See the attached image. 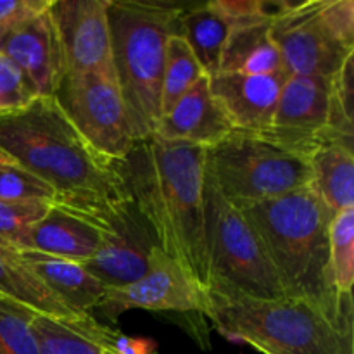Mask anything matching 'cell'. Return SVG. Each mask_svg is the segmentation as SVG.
Listing matches in <instances>:
<instances>
[{
  "mask_svg": "<svg viewBox=\"0 0 354 354\" xmlns=\"http://www.w3.org/2000/svg\"><path fill=\"white\" fill-rule=\"evenodd\" d=\"M310 189L332 214L354 207V145H322L310 158Z\"/></svg>",
  "mask_w": 354,
  "mask_h": 354,
  "instance_id": "cell-20",
  "label": "cell"
},
{
  "mask_svg": "<svg viewBox=\"0 0 354 354\" xmlns=\"http://www.w3.org/2000/svg\"><path fill=\"white\" fill-rule=\"evenodd\" d=\"M19 254L33 275L69 310L78 315H92V310H97L107 287L90 275L83 263L31 249Z\"/></svg>",
  "mask_w": 354,
  "mask_h": 354,
  "instance_id": "cell-18",
  "label": "cell"
},
{
  "mask_svg": "<svg viewBox=\"0 0 354 354\" xmlns=\"http://www.w3.org/2000/svg\"><path fill=\"white\" fill-rule=\"evenodd\" d=\"M207 289L194 280L183 266L156 248L149 268L142 279L124 287L106 289L97 310L116 322L130 310L171 311V313H206Z\"/></svg>",
  "mask_w": 354,
  "mask_h": 354,
  "instance_id": "cell-11",
  "label": "cell"
},
{
  "mask_svg": "<svg viewBox=\"0 0 354 354\" xmlns=\"http://www.w3.org/2000/svg\"><path fill=\"white\" fill-rule=\"evenodd\" d=\"M261 137L306 159L330 142L354 145L353 107L339 99L334 76H287L272 127Z\"/></svg>",
  "mask_w": 354,
  "mask_h": 354,
  "instance_id": "cell-9",
  "label": "cell"
},
{
  "mask_svg": "<svg viewBox=\"0 0 354 354\" xmlns=\"http://www.w3.org/2000/svg\"><path fill=\"white\" fill-rule=\"evenodd\" d=\"M102 354H114V353H111V351H109V349H107V348H106V346H104V353H102Z\"/></svg>",
  "mask_w": 354,
  "mask_h": 354,
  "instance_id": "cell-33",
  "label": "cell"
},
{
  "mask_svg": "<svg viewBox=\"0 0 354 354\" xmlns=\"http://www.w3.org/2000/svg\"><path fill=\"white\" fill-rule=\"evenodd\" d=\"M111 0H52L50 14L64 55L66 75L114 71L109 30Z\"/></svg>",
  "mask_w": 354,
  "mask_h": 354,
  "instance_id": "cell-14",
  "label": "cell"
},
{
  "mask_svg": "<svg viewBox=\"0 0 354 354\" xmlns=\"http://www.w3.org/2000/svg\"><path fill=\"white\" fill-rule=\"evenodd\" d=\"M37 97L40 93L31 80L10 59L0 54V116L23 109Z\"/></svg>",
  "mask_w": 354,
  "mask_h": 354,
  "instance_id": "cell-29",
  "label": "cell"
},
{
  "mask_svg": "<svg viewBox=\"0 0 354 354\" xmlns=\"http://www.w3.org/2000/svg\"><path fill=\"white\" fill-rule=\"evenodd\" d=\"M50 0H0V30L12 21L45 9Z\"/></svg>",
  "mask_w": 354,
  "mask_h": 354,
  "instance_id": "cell-31",
  "label": "cell"
},
{
  "mask_svg": "<svg viewBox=\"0 0 354 354\" xmlns=\"http://www.w3.org/2000/svg\"><path fill=\"white\" fill-rule=\"evenodd\" d=\"M0 149L33 173L73 213L107 225L131 197L120 161L85 140L55 97H37L26 107L0 116Z\"/></svg>",
  "mask_w": 354,
  "mask_h": 354,
  "instance_id": "cell-1",
  "label": "cell"
},
{
  "mask_svg": "<svg viewBox=\"0 0 354 354\" xmlns=\"http://www.w3.org/2000/svg\"><path fill=\"white\" fill-rule=\"evenodd\" d=\"M228 31L230 26L227 21L214 12L207 2L196 7H183L176 24V33L185 38L197 62L209 78L220 73Z\"/></svg>",
  "mask_w": 354,
  "mask_h": 354,
  "instance_id": "cell-23",
  "label": "cell"
},
{
  "mask_svg": "<svg viewBox=\"0 0 354 354\" xmlns=\"http://www.w3.org/2000/svg\"><path fill=\"white\" fill-rule=\"evenodd\" d=\"M270 23L272 21H256L230 26L221 54L220 73L287 76L272 38Z\"/></svg>",
  "mask_w": 354,
  "mask_h": 354,
  "instance_id": "cell-19",
  "label": "cell"
},
{
  "mask_svg": "<svg viewBox=\"0 0 354 354\" xmlns=\"http://www.w3.org/2000/svg\"><path fill=\"white\" fill-rule=\"evenodd\" d=\"M206 166L225 199L237 209L306 189L311 182L310 159L261 135L237 130L206 149Z\"/></svg>",
  "mask_w": 354,
  "mask_h": 354,
  "instance_id": "cell-7",
  "label": "cell"
},
{
  "mask_svg": "<svg viewBox=\"0 0 354 354\" xmlns=\"http://www.w3.org/2000/svg\"><path fill=\"white\" fill-rule=\"evenodd\" d=\"M52 206L44 203H14L0 199V241L19 251L28 230Z\"/></svg>",
  "mask_w": 354,
  "mask_h": 354,
  "instance_id": "cell-28",
  "label": "cell"
},
{
  "mask_svg": "<svg viewBox=\"0 0 354 354\" xmlns=\"http://www.w3.org/2000/svg\"><path fill=\"white\" fill-rule=\"evenodd\" d=\"M107 225L99 251L83 266L107 289L130 286L145 275L158 241L133 201L121 206Z\"/></svg>",
  "mask_w": 354,
  "mask_h": 354,
  "instance_id": "cell-12",
  "label": "cell"
},
{
  "mask_svg": "<svg viewBox=\"0 0 354 354\" xmlns=\"http://www.w3.org/2000/svg\"><path fill=\"white\" fill-rule=\"evenodd\" d=\"M270 30L287 76L332 78L354 55V2L283 0Z\"/></svg>",
  "mask_w": 354,
  "mask_h": 354,
  "instance_id": "cell-8",
  "label": "cell"
},
{
  "mask_svg": "<svg viewBox=\"0 0 354 354\" xmlns=\"http://www.w3.org/2000/svg\"><path fill=\"white\" fill-rule=\"evenodd\" d=\"M50 3L0 30V54L31 80L40 97H54L66 76L64 55Z\"/></svg>",
  "mask_w": 354,
  "mask_h": 354,
  "instance_id": "cell-13",
  "label": "cell"
},
{
  "mask_svg": "<svg viewBox=\"0 0 354 354\" xmlns=\"http://www.w3.org/2000/svg\"><path fill=\"white\" fill-rule=\"evenodd\" d=\"M109 225L52 206L40 221L28 230L19 251L44 252L57 258L85 263L95 256Z\"/></svg>",
  "mask_w": 354,
  "mask_h": 354,
  "instance_id": "cell-17",
  "label": "cell"
},
{
  "mask_svg": "<svg viewBox=\"0 0 354 354\" xmlns=\"http://www.w3.org/2000/svg\"><path fill=\"white\" fill-rule=\"evenodd\" d=\"M38 354H102L111 328L92 315L66 320L37 313L31 320Z\"/></svg>",
  "mask_w": 354,
  "mask_h": 354,
  "instance_id": "cell-21",
  "label": "cell"
},
{
  "mask_svg": "<svg viewBox=\"0 0 354 354\" xmlns=\"http://www.w3.org/2000/svg\"><path fill=\"white\" fill-rule=\"evenodd\" d=\"M120 166L128 194L151 225L159 249L207 289L206 149L151 137L137 142Z\"/></svg>",
  "mask_w": 354,
  "mask_h": 354,
  "instance_id": "cell-2",
  "label": "cell"
},
{
  "mask_svg": "<svg viewBox=\"0 0 354 354\" xmlns=\"http://www.w3.org/2000/svg\"><path fill=\"white\" fill-rule=\"evenodd\" d=\"M204 221L211 282L207 289L254 299L286 297L280 280L244 213L232 206L206 166Z\"/></svg>",
  "mask_w": 354,
  "mask_h": 354,
  "instance_id": "cell-6",
  "label": "cell"
},
{
  "mask_svg": "<svg viewBox=\"0 0 354 354\" xmlns=\"http://www.w3.org/2000/svg\"><path fill=\"white\" fill-rule=\"evenodd\" d=\"M232 131L230 120L211 92L209 76H203L169 113L161 116L154 137L209 149Z\"/></svg>",
  "mask_w": 354,
  "mask_h": 354,
  "instance_id": "cell-16",
  "label": "cell"
},
{
  "mask_svg": "<svg viewBox=\"0 0 354 354\" xmlns=\"http://www.w3.org/2000/svg\"><path fill=\"white\" fill-rule=\"evenodd\" d=\"M258 235L287 297L311 301L334 320L353 325V297L335 290L328 230L334 214L306 189L241 209Z\"/></svg>",
  "mask_w": 354,
  "mask_h": 354,
  "instance_id": "cell-3",
  "label": "cell"
},
{
  "mask_svg": "<svg viewBox=\"0 0 354 354\" xmlns=\"http://www.w3.org/2000/svg\"><path fill=\"white\" fill-rule=\"evenodd\" d=\"M330 273L335 290L353 297L354 283V207L334 214L328 230Z\"/></svg>",
  "mask_w": 354,
  "mask_h": 354,
  "instance_id": "cell-25",
  "label": "cell"
},
{
  "mask_svg": "<svg viewBox=\"0 0 354 354\" xmlns=\"http://www.w3.org/2000/svg\"><path fill=\"white\" fill-rule=\"evenodd\" d=\"M3 161H10V159L7 158V156L3 154V151H2V149H0V162H3Z\"/></svg>",
  "mask_w": 354,
  "mask_h": 354,
  "instance_id": "cell-32",
  "label": "cell"
},
{
  "mask_svg": "<svg viewBox=\"0 0 354 354\" xmlns=\"http://www.w3.org/2000/svg\"><path fill=\"white\" fill-rule=\"evenodd\" d=\"M183 7L151 0H111L113 68L135 142L154 137L161 120L166 41L176 33Z\"/></svg>",
  "mask_w": 354,
  "mask_h": 354,
  "instance_id": "cell-5",
  "label": "cell"
},
{
  "mask_svg": "<svg viewBox=\"0 0 354 354\" xmlns=\"http://www.w3.org/2000/svg\"><path fill=\"white\" fill-rule=\"evenodd\" d=\"M206 76L196 55L190 50L185 38L178 33L166 41L165 68L161 83V116L173 109L176 102L196 85L199 78Z\"/></svg>",
  "mask_w": 354,
  "mask_h": 354,
  "instance_id": "cell-24",
  "label": "cell"
},
{
  "mask_svg": "<svg viewBox=\"0 0 354 354\" xmlns=\"http://www.w3.org/2000/svg\"><path fill=\"white\" fill-rule=\"evenodd\" d=\"M0 199L55 206V192L38 176L12 161L0 162Z\"/></svg>",
  "mask_w": 354,
  "mask_h": 354,
  "instance_id": "cell-27",
  "label": "cell"
},
{
  "mask_svg": "<svg viewBox=\"0 0 354 354\" xmlns=\"http://www.w3.org/2000/svg\"><path fill=\"white\" fill-rule=\"evenodd\" d=\"M55 100L92 147L121 161L137 144L114 71L66 75Z\"/></svg>",
  "mask_w": 354,
  "mask_h": 354,
  "instance_id": "cell-10",
  "label": "cell"
},
{
  "mask_svg": "<svg viewBox=\"0 0 354 354\" xmlns=\"http://www.w3.org/2000/svg\"><path fill=\"white\" fill-rule=\"evenodd\" d=\"M204 317L228 341L261 354H354V325L299 297L254 299L207 289Z\"/></svg>",
  "mask_w": 354,
  "mask_h": 354,
  "instance_id": "cell-4",
  "label": "cell"
},
{
  "mask_svg": "<svg viewBox=\"0 0 354 354\" xmlns=\"http://www.w3.org/2000/svg\"><path fill=\"white\" fill-rule=\"evenodd\" d=\"M35 315L31 308L0 294V354H38L31 328Z\"/></svg>",
  "mask_w": 354,
  "mask_h": 354,
  "instance_id": "cell-26",
  "label": "cell"
},
{
  "mask_svg": "<svg viewBox=\"0 0 354 354\" xmlns=\"http://www.w3.org/2000/svg\"><path fill=\"white\" fill-rule=\"evenodd\" d=\"M106 348L114 354H156V344L151 339H131L113 328L107 337Z\"/></svg>",
  "mask_w": 354,
  "mask_h": 354,
  "instance_id": "cell-30",
  "label": "cell"
},
{
  "mask_svg": "<svg viewBox=\"0 0 354 354\" xmlns=\"http://www.w3.org/2000/svg\"><path fill=\"white\" fill-rule=\"evenodd\" d=\"M0 294L12 297L37 313L48 315V317L66 318V320L85 317L75 313L64 303H61L33 275V272L21 258L19 251L2 241H0Z\"/></svg>",
  "mask_w": 354,
  "mask_h": 354,
  "instance_id": "cell-22",
  "label": "cell"
},
{
  "mask_svg": "<svg viewBox=\"0 0 354 354\" xmlns=\"http://www.w3.org/2000/svg\"><path fill=\"white\" fill-rule=\"evenodd\" d=\"M287 76L218 73L209 86L237 131L265 135L270 130Z\"/></svg>",
  "mask_w": 354,
  "mask_h": 354,
  "instance_id": "cell-15",
  "label": "cell"
}]
</instances>
